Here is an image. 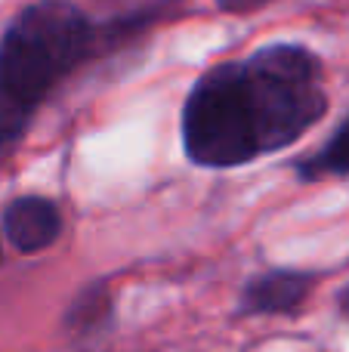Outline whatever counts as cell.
I'll return each instance as SVG.
<instances>
[{"label": "cell", "instance_id": "6da1fadb", "mask_svg": "<svg viewBox=\"0 0 349 352\" xmlns=\"http://www.w3.org/2000/svg\"><path fill=\"white\" fill-rule=\"evenodd\" d=\"M325 111L319 56L303 43H269L195 80L183 105V148L198 167H241L294 146Z\"/></svg>", "mask_w": 349, "mask_h": 352}, {"label": "cell", "instance_id": "7a4b0ae2", "mask_svg": "<svg viewBox=\"0 0 349 352\" xmlns=\"http://www.w3.org/2000/svg\"><path fill=\"white\" fill-rule=\"evenodd\" d=\"M179 0H148L111 19H93L71 0H34L0 34V155H6L47 99L87 62L117 53Z\"/></svg>", "mask_w": 349, "mask_h": 352}, {"label": "cell", "instance_id": "3957f363", "mask_svg": "<svg viewBox=\"0 0 349 352\" xmlns=\"http://www.w3.org/2000/svg\"><path fill=\"white\" fill-rule=\"evenodd\" d=\"M319 275L303 269H269L245 285L238 312L245 316H291L309 300Z\"/></svg>", "mask_w": 349, "mask_h": 352}, {"label": "cell", "instance_id": "277c9868", "mask_svg": "<svg viewBox=\"0 0 349 352\" xmlns=\"http://www.w3.org/2000/svg\"><path fill=\"white\" fill-rule=\"evenodd\" d=\"M62 232V210L43 195H22L3 210V235L22 254L49 248Z\"/></svg>", "mask_w": 349, "mask_h": 352}, {"label": "cell", "instance_id": "5b68a950", "mask_svg": "<svg viewBox=\"0 0 349 352\" xmlns=\"http://www.w3.org/2000/svg\"><path fill=\"white\" fill-rule=\"evenodd\" d=\"M115 322V306H111V294L102 281H93L90 287L71 300L65 309V331L78 343H96L111 331Z\"/></svg>", "mask_w": 349, "mask_h": 352}, {"label": "cell", "instance_id": "8992f818", "mask_svg": "<svg viewBox=\"0 0 349 352\" xmlns=\"http://www.w3.org/2000/svg\"><path fill=\"white\" fill-rule=\"evenodd\" d=\"M297 176L303 182H322V179H340L349 176V115L340 121V127L331 133V140L319 152L306 155L297 164Z\"/></svg>", "mask_w": 349, "mask_h": 352}, {"label": "cell", "instance_id": "52a82bcc", "mask_svg": "<svg viewBox=\"0 0 349 352\" xmlns=\"http://www.w3.org/2000/svg\"><path fill=\"white\" fill-rule=\"evenodd\" d=\"M220 12H232V16H245V12H257L263 6L275 3V0H214Z\"/></svg>", "mask_w": 349, "mask_h": 352}, {"label": "cell", "instance_id": "ba28073f", "mask_svg": "<svg viewBox=\"0 0 349 352\" xmlns=\"http://www.w3.org/2000/svg\"><path fill=\"white\" fill-rule=\"evenodd\" d=\"M340 312H344V316L349 318V285L344 287V291H340Z\"/></svg>", "mask_w": 349, "mask_h": 352}]
</instances>
